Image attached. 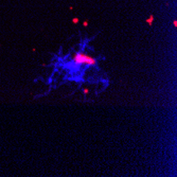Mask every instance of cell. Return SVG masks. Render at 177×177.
Here are the masks:
<instances>
[{
	"mask_svg": "<svg viewBox=\"0 0 177 177\" xmlns=\"http://www.w3.org/2000/svg\"><path fill=\"white\" fill-rule=\"evenodd\" d=\"M72 60L76 64H84V65H88V66H94L97 65V60L93 58L92 56L88 55L86 53L83 52H78L76 53L73 56H72Z\"/></svg>",
	"mask_w": 177,
	"mask_h": 177,
	"instance_id": "cell-1",
	"label": "cell"
},
{
	"mask_svg": "<svg viewBox=\"0 0 177 177\" xmlns=\"http://www.w3.org/2000/svg\"><path fill=\"white\" fill-rule=\"evenodd\" d=\"M152 20H153V17H152V18H150V19H148V20H147V23H148V25H151V23H152Z\"/></svg>",
	"mask_w": 177,
	"mask_h": 177,
	"instance_id": "cell-2",
	"label": "cell"
}]
</instances>
